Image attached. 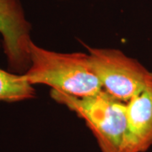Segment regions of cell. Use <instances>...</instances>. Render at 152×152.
<instances>
[{
  "mask_svg": "<svg viewBox=\"0 0 152 152\" xmlns=\"http://www.w3.org/2000/svg\"><path fill=\"white\" fill-rule=\"evenodd\" d=\"M31 66L24 74L31 85H45L74 97L96 95L102 87L88 53H64L30 44Z\"/></svg>",
  "mask_w": 152,
  "mask_h": 152,
  "instance_id": "obj_1",
  "label": "cell"
},
{
  "mask_svg": "<svg viewBox=\"0 0 152 152\" xmlns=\"http://www.w3.org/2000/svg\"><path fill=\"white\" fill-rule=\"evenodd\" d=\"M51 97L83 119L102 152H132L128 133L126 103L105 91L78 98L51 90Z\"/></svg>",
  "mask_w": 152,
  "mask_h": 152,
  "instance_id": "obj_2",
  "label": "cell"
},
{
  "mask_svg": "<svg viewBox=\"0 0 152 152\" xmlns=\"http://www.w3.org/2000/svg\"><path fill=\"white\" fill-rule=\"evenodd\" d=\"M102 90L127 103L152 83V73L136 59L114 48L86 46Z\"/></svg>",
  "mask_w": 152,
  "mask_h": 152,
  "instance_id": "obj_3",
  "label": "cell"
},
{
  "mask_svg": "<svg viewBox=\"0 0 152 152\" xmlns=\"http://www.w3.org/2000/svg\"><path fill=\"white\" fill-rule=\"evenodd\" d=\"M31 25L20 0H0V34L9 69L24 75L31 66Z\"/></svg>",
  "mask_w": 152,
  "mask_h": 152,
  "instance_id": "obj_4",
  "label": "cell"
},
{
  "mask_svg": "<svg viewBox=\"0 0 152 152\" xmlns=\"http://www.w3.org/2000/svg\"><path fill=\"white\" fill-rule=\"evenodd\" d=\"M129 142L132 152L152 145V83L126 103Z\"/></svg>",
  "mask_w": 152,
  "mask_h": 152,
  "instance_id": "obj_5",
  "label": "cell"
},
{
  "mask_svg": "<svg viewBox=\"0 0 152 152\" xmlns=\"http://www.w3.org/2000/svg\"><path fill=\"white\" fill-rule=\"evenodd\" d=\"M36 97V90L25 75L0 69V102H19Z\"/></svg>",
  "mask_w": 152,
  "mask_h": 152,
  "instance_id": "obj_6",
  "label": "cell"
}]
</instances>
